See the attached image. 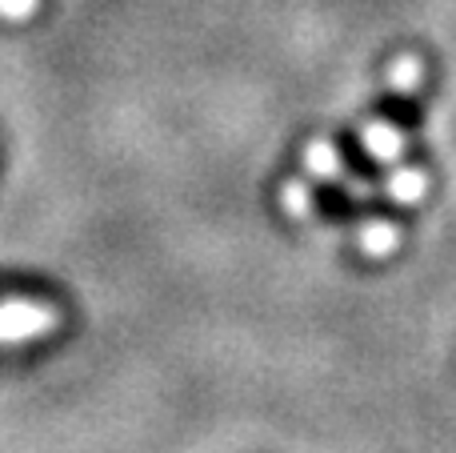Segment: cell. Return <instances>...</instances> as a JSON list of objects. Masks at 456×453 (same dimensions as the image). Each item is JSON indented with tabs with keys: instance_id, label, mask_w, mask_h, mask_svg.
<instances>
[{
	"instance_id": "cell-6",
	"label": "cell",
	"mask_w": 456,
	"mask_h": 453,
	"mask_svg": "<svg viewBox=\"0 0 456 453\" xmlns=\"http://www.w3.org/2000/svg\"><path fill=\"white\" fill-rule=\"evenodd\" d=\"M388 80H393L396 88H412L420 80V61H412V56H401V61L388 69Z\"/></svg>"
},
{
	"instance_id": "cell-4",
	"label": "cell",
	"mask_w": 456,
	"mask_h": 453,
	"mask_svg": "<svg viewBox=\"0 0 456 453\" xmlns=\"http://www.w3.org/2000/svg\"><path fill=\"white\" fill-rule=\"evenodd\" d=\"M308 169H313L316 177H337L340 173V157L332 144H321L316 141L313 149H308Z\"/></svg>"
},
{
	"instance_id": "cell-1",
	"label": "cell",
	"mask_w": 456,
	"mask_h": 453,
	"mask_svg": "<svg viewBox=\"0 0 456 453\" xmlns=\"http://www.w3.org/2000/svg\"><path fill=\"white\" fill-rule=\"evenodd\" d=\"M56 313L40 301H4L0 305V342H24V337L48 334Z\"/></svg>"
},
{
	"instance_id": "cell-2",
	"label": "cell",
	"mask_w": 456,
	"mask_h": 453,
	"mask_svg": "<svg viewBox=\"0 0 456 453\" xmlns=\"http://www.w3.org/2000/svg\"><path fill=\"white\" fill-rule=\"evenodd\" d=\"M364 144H369L372 157L393 161L396 152H401V133H396V128H388V125H369V128H364Z\"/></svg>"
},
{
	"instance_id": "cell-8",
	"label": "cell",
	"mask_w": 456,
	"mask_h": 453,
	"mask_svg": "<svg viewBox=\"0 0 456 453\" xmlns=\"http://www.w3.org/2000/svg\"><path fill=\"white\" fill-rule=\"evenodd\" d=\"M37 8V0H0V12L4 16H28Z\"/></svg>"
},
{
	"instance_id": "cell-7",
	"label": "cell",
	"mask_w": 456,
	"mask_h": 453,
	"mask_svg": "<svg viewBox=\"0 0 456 453\" xmlns=\"http://www.w3.org/2000/svg\"><path fill=\"white\" fill-rule=\"evenodd\" d=\"M284 205L297 209V213H305V209H308V193L300 189V185H289V189H284Z\"/></svg>"
},
{
	"instance_id": "cell-3",
	"label": "cell",
	"mask_w": 456,
	"mask_h": 453,
	"mask_svg": "<svg viewBox=\"0 0 456 453\" xmlns=\"http://www.w3.org/2000/svg\"><path fill=\"white\" fill-rule=\"evenodd\" d=\"M361 245L369 249V253H388V249L396 245V229L385 225V221H369L364 233H361Z\"/></svg>"
},
{
	"instance_id": "cell-5",
	"label": "cell",
	"mask_w": 456,
	"mask_h": 453,
	"mask_svg": "<svg viewBox=\"0 0 456 453\" xmlns=\"http://www.w3.org/2000/svg\"><path fill=\"white\" fill-rule=\"evenodd\" d=\"M425 173H417V169H401L393 181V197L396 201H420V193H425Z\"/></svg>"
}]
</instances>
